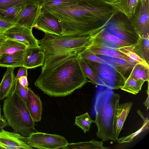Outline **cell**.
Here are the masks:
<instances>
[{
    "mask_svg": "<svg viewBox=\"0 0 149 149\" xmlns=\"http://www.w3.org/2000/svg\"><path fill=\"white\" fill-rule=\"evenodd\" d=\"M103 0H81L72 5L42 8L41 13L57 19L61 35L91 36L105 27L117 13Z\"/></svg>",
    "mask_w": 149,
    "mask_h": 149,
    "instance_id": "1",
    "label": "cell"
},
{
    "mask_svg": "<svg viewBox=\"0 0 149 149\" xmlns=\"http://www.w3.org/2000/svg\"><path fill=\"white\" fill-rule=\"evenodd\" d=\"M79 52L69 53L52 58L45 62L34 84L51 97H65L90 82L80 67Z\"/></svg>",
    "mask_w": 149,
    "mask_h": 149,
    "instance_id": "2",
    "label": "cell"
},
{
    "mask_svg": "<svg viewBox=\"0 0 149 149\" xmlns=\"http://www.w3.org/2000/svg\"><path fill=\"white\" fill-rule=\"evenodd\" d=\"M120 97L119 94L107 88L100 91L96 95L94 105L96 113L94 123L97 127L96 136L103 142L109 140L117 141L113 123Z\"/></svg>",
    "mask_w": 149,
    "mask_h": 149,
    "instance_id": "3",
    "label": "cell"
},
{
    "mask_svg": "<svg viewBox=\"0 0 149 149\" xmlns=\"http://www.w3.org/2000/svg\"><path fill=\"white\" fill-rule=\"evenodd\" d=\"M3 110L8 125L14 132L25 137L34 132L35 122L30 115L25 102L15 89L5 98Z\"/></svg>",
    "mask_w": 149,
    "mask_h": 149,
    "instance_id": "4",
    "label": "cell"
},
{
    "mask_svg": "<svg viewBox=\"0 0 149 149\" xmlns=\"http://www.w3.org/2000/svg\"><path fill=\"white\" fill-rule=\"evenodd\" d=\"M91 36H58L45 33L43 38L38 40L39 45L45 51L44 62L56 56L80 52L88 45Z\"/></svg>",
    "mask_w": 149,
    "mask_h": 149,
    "instance_id": "5",
    "label": "cell"
},
{
    "mask_svg": "<svg viewBox=\"0 0 149 149\" xmlns=\"http://www.w3.org/2000/svg\"><path fill=\"white\" fill-rule=\"evenodd\" d=\"M83 60L97 75L103 86L117 90L123 86L127 78L111 65Z\"/></svg>",
    "mask_w": 149,
    "mask_h": 149,
    "instance_id": "6",
    "label": "cell"
},
{
    "mask_svg": "<svg viewBox=\"0 0 149 149\" xmlns=\"http://www.w3.org/2000/svg\"><path fill=\"white\" fill-rule=\"evenodd\" d=\"M27 143L33 148L43 149L62 148L68 143L61 135L39 132H34L27 137Z\"/></svg>",
    "mask_w": 149,
    "mask_h": 149,
    "instance_id": "7",
    "label": "cell"
},
{
    "mask_svg": "<svg viewBox=\"0 0 149 149\" xmlns=\"http://www.w3.org/2000/svg\"><path fill=\"white\" fill-rule=\"evenodd\" d=\"M105 29L110 33L132 45L136 43L139 37L130 19L126 21L118 19L109 22Z\"/></svg>",
    "mask_w": 149,
    "mask_h": 149,
    "instance_id": "8",
    "label": "cell"
},
{
    "mask_svg": "<svg viewBox=\"0 0 149 149\" xmlns=\"http://www.w3.org/2000/svg\"><path fill=\"white\" fill-rule=\"evenodd\" d=\"M139 2L135 15L130 20L138 37L146 38L149 37V0Z\"/></svg>",
    "mask_w": 149,
    "mask_h": 149,
    "instance_id": "9",
    "label": "cell"
},
{
    "mask_svg": "<svg viewBox=\"0 0 149 149\" xmlns=\"http://www.w3.org/2000/svg\"><path fill=\"white\" fill-rule=\"evenodd\" d=\"M105 27L91 37L87 46L100 47L118 50L119 48L133 45L110 33L105 30Z\"/></svg>",
    "mask_w": 149,
    "mask_h": 149,
    "instance_id": "10",
    "label": "cell"
},
{
    "mask_svg": "<svg viewBox=\"0 0 149 149\" xmlns=\"http://www.w3.org/2000/svg\"><path fill=\"white\" fill-rule=\"evenodd\" d=\"M7 38L22 43L26 47L39 46L38 40L33 36L32 29L15 24L3 32Z\"/></svg>",
    "mask_w": 149,
    "mask_h": 149,
    "instance_id": "11",
    "label": "cell"
},
{
    "mask_svg": "<svg viewBox=\"0 0 149 149\" xmlns=\"http://www.w3.org/2000/svg\"><path fill=\"white\" fill-rule=\"evenodd\" d=\"M27 137L3 129L0 131V149H32L27 143Z\"/></svg>",
    "mask_w": 149,
    "mask_h": 149,
    "instance_id": "12",
    "label": "cell"
},
{
    "mask_svg": "<svg viewBox=\"0 0 149 149\" xmlns=\"http://www.w3.org/2000/svg\"><path fill=\"white\" fill-rule=\"evenodd\" d=\"M41 9L40 5H29L25 6L16 24L32 29L37 24L38 17L41 13Z\"/></svg>",
    "mask_w": 149,
    "mask_h": 149,
    "instance_id": "13",
    "label": "cell"
},
{
    "mask_svg": "<svg viewBox=\"0 0 149 149\" xmlns=\"http://www.w3.org/2000/svg\"><path fill=\"white\" fill-rule=\"evenodd\" d=\"M45 59V51L40 46L26 47L25 49L23 66L27 69L42 66Z\"/></svg>",
    "mask_w": 149,
    "mask_h": 149,
    "instance_id": "14",
    "label": "cell"
},
{
    "mask_svg": "<svg viewBox=\"0 0 149 149\" xmlns=\"http://www.w3.org/2000/svg\"><path fill=\"white\" fill-rule=\"evenodd\" d=\"M34 28L45 33L61 35L62 28L58 20L42 13L39 16Z\"/></svg>",
    "mask_w": 149,
    "mask_h": 149,
    "instance_id": "15",
    "label": "cell"
},
{
    "mask_svg": "<svg viewBox=\"0 0 149 149\" xmlns=\"http://www.w3.org/2000/svg\"><path fill=\"white\" fill-rule=\"evenodd\" d=\"M25 104L33 120L36 122L40 121L43 109L42 102L40 97L36 95L30 88Z\"/></svg>",
    "mask_w": 149,
    "mask_h": 149,
    "instance_id": "16",
    "label": "cell"
},
{
    "mask_svg": "<svg viewBox=\"0 0 149 149\" xmlns=\"http://www.w3.org/2000/svg\"><path fill=\"white\" fill-rule=\"evenodd\" d=\"M132 104L133 103L131 102L119 104L116 110L114 120L113 129L117 140L118 138L119 134Z\"/></svg>",
    "mask_w": 149,
    "mask_h": 149,
    "instance_id": "17",
    "label": "cell"
},
{
    "mask_svg": "<svg viewBox=\"0 0 149 149\" xmlns=\"http://www.w3.org/2000/svg\"><path fill=\"white\" fill-rule=\"evenodd\" d=\"M14 68H7L0 84V100L8 96L15 88L17 80Z\"/></svg>",
    "mask_w": 149,
    "mask_h": 149,
    "instance_id": "18",
    "label": "cell"
},
{
    "mask_svg": "<svg viewBox=\"0 0 149 149\" xmlns=\"http://www.w3.org/2000/svg\"><path fill=\"white\" fill-rule=\"evenodd\" d=\"M139 3V0H113L110 4L130 19L135 15Z\"/></svg>",
    "mask_w": 149,
    "mask_h": 149,
    "instance_id": "19",
    "label": "cell"
},
{
    "mask_svg": "<svg viewBox=\"0 0 149 149\" xmlns=\"http://www.w3.org/2000/svg\"><path fill=\"white\" fill-rule=\"evenodd\" d=\"M25 49L14 53L0 55V66L15 68L23 66Z\"/></svg>",
    "mask_w": 149,
    "mask_h": 149,
    "instance_id": "20",
    "label": "cell"
},
{
    "mask_svg": "<svg viewBox=\"0 0 149 149\" xmlns=\"http://www.w3.org/2000/svg\"><path fill=\"white\" fill-rule=\"evenodd\" d=\"M26 5H27L24 3H21L0 7V15L16 24L22 10Z\"/></svg>",
    "mask_w": 149,
    "mask_h": 149,
    "instance_id": "21",
    "label": "cell"
},
{
    "mask_svg": "<svg viewBox=\"0 0 149 149\" xmlns=\"http://www.w3.org/2000/svg\"><path fill=\"white\" fill-rule=\"evenodd\" d=\"M131 51L149 64V37L141 38L139 37L136 43L132 46Z\"/></svg>",
    "mask_w": 149,
    "mask_h": 149,
    "instance_id": "22",
    "label": "cell"
},
{
    "mask_svg": "<svg viewBox=\"0 0 149 149\" xmlns=\"http://www.w3.org/2000/svg\"><path fill=\"white\" fill-rule=\"evenodd\" d=\"M102 56V58L113 67L125 76L127 73L130 71L131 72L135 65L130 64L121 58Z\"/></svg>",
    "mask_w": 149,
    "mask_h": 149,
    "instance_id": "23",
    "label": "cell"
},
{
    "mask_svg": "<svg viewBox=\"0 0 149 149\" xmlns=\"http://www.w3.org/2000/svg\"><path fill=\"white\" fill-rule=\"evenodd\" d=\"M86 48L96 55H104L120 58L125 61L128 57L124 53L117 50L93 46H88Z\"/></svg>",
    "mask_w": 149,
    "mask_h": 149,
    "instance_id": "24",
    "label": "cell"
},
{
    "mask_svg": "<svg viewBox=\"0 0 149 149\" xmlns=\"http://www.w3.org/2000/svg\"><path fill=\"white\" fill-rule=\"evenodd\" d=\"M26 48L24 44L15 40L7 38L0 47V55L11 54L25 50Z\"/></svg>",
    "mask_w": 149,
    "mask_h": 149,
    "instance_id": "25",
    "label": "cell"
},
{
    "mask_svg": "<svg viewBox=\"0 0 149 149\" xmlns=\"http://www.w3.org/2000/svg\"><path fill=\"white\" fill-rule=\"evenodd\" d=\"M109 148L104 146L102 141H100L93 140L86 142L68 143L66 146L62 149H108Z\"/></svg>",
    "mask_w": 149,
    "mask_h": 149,
    "instance_id": "26",
    "label": "cell"
},
{
    "mask_svg": "<svg viewBox=\"0 0 149 149\" xmlns=\"http://www.w3.org/2000/svg\"><path fill=\"white\" fill-rule=\"evenodd\" d=\"M149 67L138 63L135 65L129 76L135 79L149 81Z\"/></svg>",
    "mask_w": 149,
    "mask_h": 149,
    "instance_id": "27",
    "label": "cell"
},
{
    "mask_svg": "<svg viewBox=\"0 0 149 149\" xmlns=\"http://www.w3.org/2000/svg\"><path fill=\"white\" fill-rule=\"evenodd\" d=\"M144 81L135 79L129 76L120 89L130 93L136 95L141 90Z\"/></svg>",
    "mask_w": 149,
    "mask_h": 149,
    "instance_id": "28",
    "label": "cell"
},
{
    "mask_svg": "<svg viewBox=\"0 0 149 149\" xmlns=\"http://www.w3.org/2000/svg\"><path fill=\"white\" fill-rule=\"evenodd\" d=\"M137 112L143 120V124L141 127L136 132L127 136L118 138L117 142L119 143L131 142L139 134L149 127V120L148 117L145 118L140 111L138 110Z\"/></svg>",
    "mask_w": 149,
    "mask_h": 149,
    "instance_id": "29",
    "label": "cell"
},
{
    "mask_svg": "<svg viewBox=\"0 0 149 149\" xmlns=\"http://www.w3.org/2000/svg\"><path fill=\"white\" fill-rule=\"evenodd\" d=\"M79 64L85 76L93 84L103 86V85L96 74L88 66L84 61L79 56Z\"/></svg>",
    "mask_w": 149,
    "mask_h": 149,
    "instance_id": "30",
    "label": "cell"
},
{
    "mask_svg": "<svg viewBox=\"0 0 149 149\" xmlns=\"http://www.w3.org/2000/svg\"><path fill=\"white\" fill-rule=\"evenodd\" d=\"M93 123H94V120L92 119L88 113L86 112L76 117L74 124L81 128L86 133L89 131Z\"/></svg>",
    "mask_w": 149,
    "mask_h": 149,
    "instance_id": "31",
    "label": "cell"
},
{
    "mask_svg": "<svg viewBox=\"0 0 149 149\" xmlns=\"http://www.w3.org/2000/svg\"><path fill=\"white\" fill-rule=\"evenodd\" d=\"M81 0H43L41 6L46 8L76 4Z\"/></svg>",
    "mask_w": 149,
    "mask_h": 149,
    "instance_id": "32",
    "label": "cell"
},
{
    "mask_svg": "<svg viewBox=\"0 0 149 149\" xmlns=\"http://www.w3.org/2000/svg\"><path fill=\"white\" fill-rule=\"evenodd\" d=\"M79 57L83 59L96 62L108 64L105 61L97 56L87 48H85L78 54Z\"/></svg>",
    "mask_w": 149,
    "mask_h": 149,
    "instance_id": "33",
    "label": "cell"
},
{
    "mask_svg": "<svg viewBox=\"0 0 149 149\" xmlns=\"http://www.w3.org/2000/svg\"><path fill=\"white\" fill-rule=\"evenodd\" d=\"M43 0H0V7L14 5L21 3L27 5H41Z\"/></svg>",
    "mask_w": 149,
    "mask_h": 149,
    "instance_id": "34",
    "label": "cell"
},
{
    "mask_svg": "<svg viewBox=\"0 0 149 149\" xmlns=\"http://www.w3.org/2000/svg\"><path fill=\"white\" fill-rule=\"evenodd\" d=\"M29 88L24 87L21 85L18 79L17 80L15 90L17 94L26 102V99Z\"/></svg>",
    "mask_w": 149,
    "mask_h": 149,
    "instance_id": "35",
    "label": "cell"
},
{
    "mask_svg": "<svg viewBox=\"0 0 149 149\" xmlns=\"http://www.w3.org/2000/svg\"><path fill=\"white\" fill-rule=\"evenodd\" d=\"M15 24L0 15V32H3L7 29Z\"/></svg>",
    "mask_w": 149,
    "mask_h": 149,
    "instance_id": "36",
    "label": "cell"
},
{
    "mask_svg": "<svg viewBox=\"0 0 149 149\" xmlns=\"http://www.w3.org/2000/svg\"><path fill=\"white\" fill-rule=\"evenodd\" d=\"M27 69L23 66L20 67L18 70L17 74L15 77L16 80L18 79L20 77L23 76H27Z\"/></svg>",
    "mask_w": 149,
    "mask_h": 149,
    "instance_id": "37",
    "label": "cell"
},
{
    "mask_svg": "<svg viewBox=\"0 0 149 149\" xmlns=\"http://www.w3.org/2000/svg\"><path fill=\"white\" fill-rule=\"evenodd\" d=\"M20 84L25 87L28 88V82L27 80V77L23 76L20 77L18 79Z\"/></svg>",
    "mask_w": 149,
    "mask_h": 149,
    "instance_id": "38",
    "label": "cell"
},
{
    "mask_svg": "<svg viewBox=\"0 0 149 149\" xmlns=\"http://www.w3.org/2000/svg\"><path fill=\"white\" fill-rule=\"evenodd\" d=\"M8 125L7 121L5 119H0V131Z\"/></svg>",
    "mask_w": 149,
    "mask_h": 149,
    "instance_id": "39",
    "label": "cell"
},
{
    "mask_svg": "<svg viewBox=\"0 0 149 149\" xmlns=\"http://www.w3.org/2000/svg\"><path fill=\"white\" fill-rule=\"evenodd\" d=\"M7 39L3 33L0 34V47L2 42Z\"/></svg>",
    "mask_w": 149,
    "mask_h": 149,
    "instance_id": "40",
    "label": "cell"
},
{
    "mask_svg": "<svg viewBox=\"0 0 149 149\" xmlns=\"http://www.w3.org/2000/svg\"><path fill=\"white\" fill-rule=\"evenodd\" d=\"M148 97L146 101L144 102V104L147 108V110L149 108V93L147 94Z\"/></svg>",
    "mask_w": 149,
    "mask_h": 149,
    "instance_id": "41",
    "label": "cell"
},
{
    "mask_svg": "<svg viewBox=\"0 0 149 149\" xmlns=\"http://www.w3.org/2000/svg\"><path fill=\"white\" fill-rule=\"evenodd\" d=\"M0 119H3L2 116L1 114V105L0 104Z\"/></svg>",
    "mask_w": 149,
    "mask_h": 149,
    "instance_id": "42",
    "label": "cell"
},
{
    "mask_svg": "<svg viewBox=\"0 0 149 149\" xmlns=\"http://www.w3.org/2000/svg\"><path fill=\"white\" fill-rule=\"evenodd\" d=\"M109 3H110L113 0H103Z\"/></svg>",
    "mask_w": 149,
    "mask_h": 149,
    "instance_id": "43",
    "label": "cell"
},
{
    "mask_svg": "<svg viewBox=\"0 0 149 149\" xmlns=\"http://www.w3.org/2000/svg\"><path fill=\"white\" fill-rule=\"evenodd\" d=\"M139 0V1H141V0Z\"/></svg>",
    "mask_w": 149,
    "mask_h": 149,
    "instance_id": "44",
    "label": "cell"
}]
</instances>
